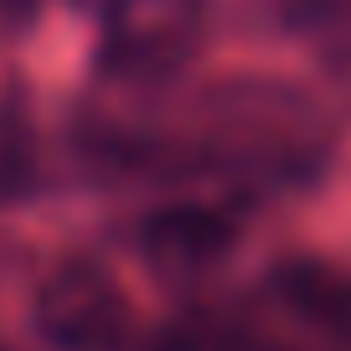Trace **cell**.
I'll return each instance as SVG.
<instances>
[{
	"instance_id": "cell-1",
	"label": "cell",
	"mask_w": 351,
	"mask_h": 351,
	"mask_svg": "<svg viewBox=\"0 0 351 351\" xmlns=\"http://www.w3.org/2000/svg\"><path fill=\"white\" fill-rule=\"evenodd\" d=\"M134 155L171 150L181 165L217 171L232 186H305L330 155V124L295 83L222 77L191 99L171 130H140Z\"/></svg>"
},
{
	"instance_id": "cell-2",
	"label": "cell",
	"mask_w": 351,
	"mask_h": 351,
	"mask_svg": "<svg viewBox=\"0 0 351 351\" xmlns=\"http://www.w3.org/2000/svg\"><path fill=\"white\" fill-rule=\"evenodd\" d=\"M207 32V0H109L99 11V73L119 93H160Z\"/></svg>"
},
{
	"instance_id": "cell-3",
	"label": "cell",
	"mask_w": 351,
	"mask_h": 351,
	"mask_svg": "<svg viewBox=\"0 0 351 351\" xmlns=\"http://www.w3.org/2000/svg\"><path fill=\"white\" fill-rule=\"evenodd\" d=\"M32 326L52 351H119L134 330L130 295L93 263H62L32 300Z\"/></svg>"
},
{
	"instance_id": "cell-4",
	"label": "cell",
	"mask_w": 351,
	"mask_h": 351,
	"mask_svg": "<svg viewBox=\"0 0 351 351\" xmlns=\"http://www.w3.org/2000/svg\"><path fill=\"white\" fill-rule=\"evenodd\" d=\"M269 305L326 346H351V279L326 263H285L269 279Z\"/></svg>"
},
{
	"instance_id": "cell-5",
	"label": "cell",
	"mask_w": 351,
	"mask_h": 351,
	"mask_svg": "<svg viewBox=\"0 0 351 351\" xmlns=\"http://www.w3.org/2000/svg\"><path fill=\"white\" fill-rule=\"evenodd\" d=\"M228 243H232V217L217 207H171L145 228V253L176 274L207 269L212 258H222Z\"/></svg>"
},
{
	"instance_id": "cell-6",
	"label": "cell",
	"mask_w": 351,
	"mask_h": 351,
	"mask_svg": "<svg viewBox=\"0 0 351 351\" xmlns=\"http://www.w3.org/2000/svg\"><path fill=\"white\" fill-rule=\"evenodd\" d=\"M274 16L285 32L320 52H351V0H274Z\"/></svg>"
},
{
	"instance_id": "cell-7",
	"label": "cell",
	"mask_w": 351,
	"mask_h": 351,
	"mask_svg": "<svg viewBox=\"0 0 351 351\" xmlns=\"http://www.w3.org/2000/svg\"><path fill=\"white\" fill-rule=\"evenodd\" d=\"M165 351H295V346H285L253 320H202V326L181 330Z\"/></svg>"
},
{
	"instance_id": "cell-8",
	"label": "cell",
	"mask_w": 351,
	"mask_h": 351,
	"mask_svg": "<svg viewBox=\"0 0 351 351\" xmlns=\"http://www.w3.org/2000/svg\"><path fill=\"white\" fill-rule=\"evenodd\" d=\"M26 0H0V11H21Z\"/></svg>"
},
{
	"instance_id": "cell-9",
	"label": "cell",
	"mask_w": 351,
	"mask_h": 351,
	"mask_svg": "<svg viewBox=\"0 0 351 351\" xmlns=\"http://www.w3.org/2000/svg\"><path fill=\"white\" fill-rule=\"evenodd\" d=\"M83 5H99V11H104V5H109V0H83Z\"/></svg>"
}]
</instances>
